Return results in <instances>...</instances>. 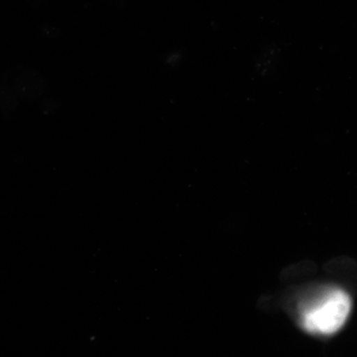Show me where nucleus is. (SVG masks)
Here are the masks:
<instances>
[{"instance_id":"obj_1","label":"nucleus","mask_w":357,"mask_h":357,"mask_svg":"<svg viewBox=\"0 0 357 357\" xmlns=\"http://www.w3.org/2000/svg\"><path fill=\"white\" fill-rule=\"evenodd\" d=\"M351 310L349 294L337 287L325 286L300 303L299 323L312 335H333L344 326Z\"/></svg>"}]
</instances>
